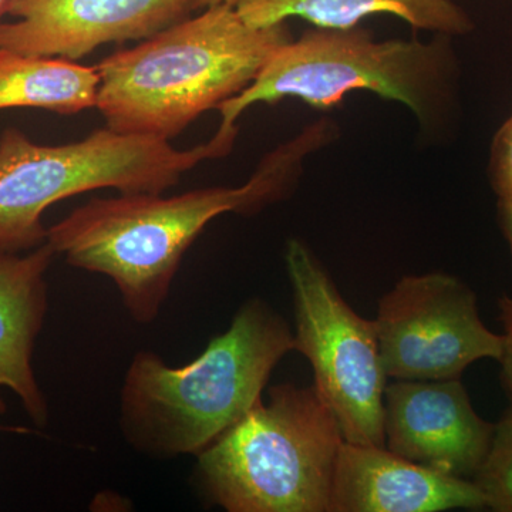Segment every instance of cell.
Here are the masks:
<instances>
[{
	"instance_id": "7",
	"label": "cell",
	"mask_w": 512,
	"mask_h": 512,
	"mask_svg": "<svg viewBox=\"0 0 512 512\" xmlns=\"http://www.w3.org/2000/svg\"><path fill=\"white\" fill-rule=\"evenodd\" d=\"M285 265L295 309V350L312 365L313 387L338 419L345 441L384 447L387 376L375 320L350 308L301 239H289Z\"/></svg>"
},
{
	"instance_id": "3",
	"label": "cell",
	"mask_w": 512,
	"mask_h": 512,
	"mask_svg": "<svg viewBox=\"0 0 512 512\" xmlns=\"http://www.w3.org/2000/svg\"><path fill=\"white\" fill-rule=\"evenodd\" d=\"M292 39L286 22L252 28L232 6H210L104 57L96 66V109L116 133L173 140L244 92Z\"/></svg>"
},
{
	"instance_id": "14",
	"label": "cell",
	"mask_w": 512,
	"mask_h": 512,
	"mask_svg": "<svg viewBox=\"0 0 512 512\" xmlns=\"http://www.w3.org/2000/svg\"><path fill=\"white\" fill-rule=\"evenodd\" d=\"M99 84L96 66L0 47V110L42 109L72 116L96 107Z\"/></svg>"
},
{
	"instance_id": "16",
	"label": "cell",
	"mask_w": 512,
	"mask_h": 512,
	"mask_svg": "<svg viewBox=\"0 0 512 512\" xmlns=\"http://www.w3.org/2000/svg\"><path fill=\"white\" fill-rule=\"evenodd\" d=\"M488 175L498 198H512V114L494 136Z\"/></svg>"
},
{
	"instance_id": "6",
	"label": "cell",
	"mask_w": 512,
	"mask_h": 512,
	"mask_svg": "<svg viewBox=\"0 0 512 512\" xmlns=\"http://www.w3.org/2000/svg\"><path fill=\"white\" fill-rule=\"evenodd\" d=\"M214 138L188 150L109 127L63 146H39L23 131L0 134V254L45 244L43 214L56 202L103 188L163 194L204 160L227 156Z\"/></svg>"
},
{
	"instance_id": "19",
	"label": "cell",
	"mask_w": 512,
	"mask_h": 512,
	"mask_svg": "<svg viewBox=\"0 0 512 512\" xmlns=\"http://www.w3.org/2000/svg\"><path fill=\"white\" fill-rule=\"evenodd\" d=\"M239 0H195V9L210 8V6L228 5L235 8Z\"/></svg>"
},
{
	"instance_id": "12",
	"label": "cell",
	"mask_w": 512,
	"mask_h": 512,
	"mask_svg": "<svg viewBox=\"0 0 512 512\" xmlns=\"http://www.w3.org/2000/svg\"><path fill=\"white\" fill-rule=\"evenodd\" d=\"M50 245L0 254V389L18 397L37 427H46L49 404L37 382L33 356L49 311Z\"/></svg>"
},
{
	"instance_id": "15",
	"label": "cell",
	"mask_w": 512,
	"mask_h": 512,
	"mask_svg": "<svg viewBox=\"0 0 512 512\" xmlns=\"http://www.w3.org/2000/svg\"><path fill=\"white\" fill-rule=\"evenodd\" d=\"M473 481L487 507L512 512V407L495 426L490 451Z\"/></svg>"
},
{
	"instance_id": "2",
	"label": "cell",
	"mask_w": 512,
	"mask_h": 512,
	"mask_svg": "<svg viewBox=\"0 0 512 512\" xmlns=\"http://www.w3.org/2000/svg\"><path fill=\"white\" fill-rule=\"evenodd\" d=\"M292 350L288 323L261 299L245 302L227 332L185 366L140 350L120 390L124 440L161 460L197 457L262 399L276 365Z\"/></svg>"
},
{
	"instance_id": "11",
	"label": "cell",
	"mask_w": 512,
	"mask_h": 512,
	"mask_svg": "<svg viewBox=\"0 0 512 512\" xmlns=\"http://www.w3.org/2000/svg\"><path fill=\"white\" fill-rule=\"evenodd\" d=\"M474 481L437 473L386 447L345 441L336 463L329 512H439L484 508Z\"/></svg>"
},
{
	"instance_id": "21",
	"label": "cell",
	"mask_w": 512,
	"mask_h": 512,
	"mask_svg": "<svg viewBox=\"0 0 512 512\" xmlns=\"http://www.w3.org/2000/svg\"><path fill=\"white\" fill-rule=\"evenodd\" d=\"M6 413V403L2 396V389H0V416Z\"/></svg>"
},
{
	"instance_id": "5",
	"label": "cell",
	"mask_w": 512,
	"mask_h": 512,
	"mask_svg": "<svg viewBox=\"0 0 512 512\" xmlns=\"http://www.w3.org/2000/svg\"><path fill=\"white\" fill-rule=\"evenodd\" d=\"M343 443L315 387L278 384L198 454L194 481L228 512H329Z\"/></svg>"
},
{
	"instance_id": "13",
	"label": "cell",
	"mask_w": 512,
	"mask_h": 512,
	"mask_svg": "<svg viewBox=\"0 0 512 512\" xmlns=\"http://www.w3.org/2000/svg\"><path fill=\"white\" fill-rule=\"evenodd\" d=\"M235 9L252 28L301 18L316 28L350 29L367 16L386 13L437 35L461 36L474 29L466 10L453 0H239Z\"/></svg>"
},
{
	"instance_id": "9",
	"label": "cell",
	"mask_w": 512,
	"mask_h": 512,
	"mask_svg": "<svg viewBox=\"0 0 512 512\" xmlns=\"http://www.w3.org/2000/svg\"><path fill=\"white\" fill-rule=\"evenodd\" d=\"M195 0H10L0 47L23 55L83 59L107 43L146 40L190 18Z\"/></svg>"
},
{
	"instance_id": "1",
	"label": "cell",
	"mask_w": 512,
	"mask_h": 512,
	"mask_svg": "<svg viewBox=\"0 0 512 512\" xmlns=\"http://www.w3.org/2000/svg\"><path fill=\"white\" fill-rule=\"evenodd\" d=\"M338 127L322 119L266 154L241 187L198 188L163 197L134 192L93 198L47 228L46 242L70 266L107 276L140 325L160 316L184 255L204 228L227 212L251 215L284 200L306 157L335 140Z\"/></svg>"
},
{
	"instance_id": "17",
	"label": "cell",
	"mask_w": 512,
	"mask_h": 512,
	"mask_svg": "<svg viewBox=\"0 0 512 512\" xmlns=\"http://www.w3.org/2000/svg\"><path fill=\"white\" fill-rule=\"evenodd\" d=\"M500 318L504 325L503 355L498 362L503 366V383L512 399V298L500 299Z\"/></svg>"
},
{
	"instance_id": "18",
	"label": "cell",
	"mask_w": 512,
	"mask_h": 512,
	"mask_svg": "<svg viewBox=\"0 0 512 512\" xmlns=\"http://www.w3.org/2000/svg\"><path fill=\"white\" fill-rule=\"evenodd\" d=\"M498 218L512 256V198H498Z\"/></svg>"
},
{
	"instance_id": "10",
	"label": "cell",
	"mask_w": 512,
	"mask_h": 512,
	"mask_svg": "<svg viewBox=\"0 0 512 512\" xmlns=\"http://www.w3.org/2000/svg\"><path fill=\"white\" fill-rule=\"evenodd\" d=\"M494 430L458 379L396 380L384 390V447L417 466L474 478Z\"/></svg>"
},
{
	"instance_id": "8",
	"label": "cell",
	"mask_w": 512,
	"mask_h": 512,
	"mask_svg": "<svg viewBox=\"0 0 512 512\" xmlns=\"http://www.w3.org/2000/svg\"><path fill=\"white\" fill-rule=\"evenodd\" d=\"M375 323L394 380L458 379L474 362L503 355V335L484 325L476 293L451 275L404 276L383 296Z\"/></svg>"
},
{
	"instance_id": "20",
	"label": "cell",
	"mask_w": 512,
	"mask_h": 512,
	"mask_svg": "<svg viewBox=\"0 0 512 512\" xmlns=\"http://www.w3.org/2000/svg\"><path fill=\"white\" fill-rule=\"evenodd\" d=\"M10 0H0V23L3 22V16L8 15Z\"/></svg>"
},
{
	"instance_id": "4",
	"label": "cell",
	"mask_w": 512,
	"mask_h": 512,
	"mask_svg": "<svg viewBox=\"0 0 512 512\" xmlns=\"http://www.w3.org/2000/svg\"><path fill=\"white\" fill-rule=\"evenodd\" d=\"M450 37L377 42L359 26L306 30L279 46L244 92L218 107L221 126L214 138L232 148L239 117L255 104L295 97L326 110L355 90L399 101L424 133L436 136L456 106L458 67Z\"/></svg>"
}]
</instances>
